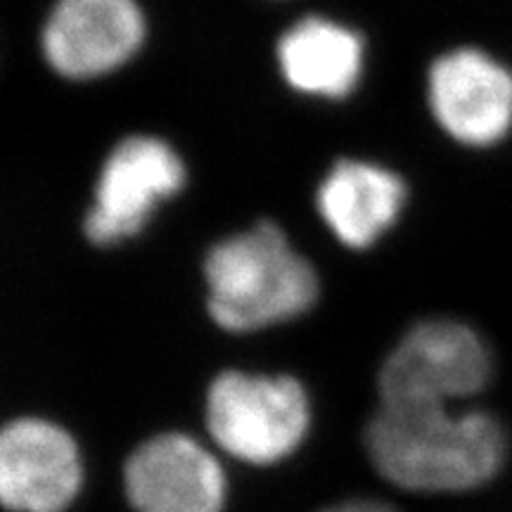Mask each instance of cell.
<instances>
[{"label":"cell","mask_w":512,"mask_h":512,"mask_svg":"<svg viewBox=\"0 0 512 512\" xmlns=\"http://www.w3.org/2000/svg\"><path fill=\"white\" fill-rule=\"evenodd\" d=\"M320 512H399L392 505L380 503V501H344Z\"/></svg>","instance_id":"7c38bea8"},{"label":"cell","mask_w":512,"mask_h":512,"mask_svg":"<svg viewBox=\"0 0 512 512\" xmlns=\"http://www.w3.org/2000/svg\"><path fill=\"white\" fill-rule=\"evenodd\" d=\"M427 105L453 143L498 147L512 136V67L477 46L446 50L427 72Z\"/></svg>","instance_id":"5b68a950"},{"label":"cell","mask_w":512,"mask_h":512,"mask_svg":"<svg viewBox=\"0 0 512 512\" xmlns=\"http://www.w3.org/2000/svg\"><path fill=\"white\" fill-rule=\"evenodd\" d=\"M143 41L145 15L136 0H57L43 27V55L72 81L117 72Z\"/></svg>","instance_id":"ba28073f"},{"label":"cell","mask_w":512,"mask_h":512,"mask_svg":"<svg viewBox=\"0 0 512 512\" xmlns=\"http://www.w3.org/2000/svg\"><path fill=\"white\" fill-rule=\"evenodd\" d=\"M126 496L136 512H221L226 475L214 453L188 434H159L131 453Z\"/></svg>","instance_id":"9c48e42d"},{"label":"cell","mask_w":512,"mask_h":512,"mask_svg":"<svg viewBox=\"0 0 512 512\" xmlns=\"http://www.w3.org/2000/svg\"><path fill=\"white\" fill-rule=\"evenodd\" d=\"M496 377L489 339L458 318L415 323L384 358L380 406H465Z\"/></svg>","instance_id":"3957f363"},{"label":"cell","mask_w":512,"mask_h":512,"mask_svg":"<svg viewBox=\"0 0 512 512\" xmlns=\"http://www.w3.org/2000/svg\"><path fill=\"white\" fill-rule=\"evenodd\" d=\"M380 477L413 494H470L510 463L508 425L477 406H380L366 427Z\"/></svg>","instance_id":"6da1fadb"},{"label":"cell","mask_w":512,"mask_h":512,"mask_svg":"<svg viewBox=\"0 0 512 512\" xmlns=\"http://www.w3.org/2000/svg\"><path fill=\"white\" fill-rule=\"evenodd\" d=\"M83 484L72 434L38 415L0 422V510L64 512Z\"/></svg>","instance_id":"52a82bcc"},{"label":"cell","mask_w":512,"mask_h":512,"mask_svg":"<svg viewBox=\"0 0 512 512\" xmlns=\"http://www.w3.org/2000/svg\"><path fill=\"white\" fill-rule=\"evenodd\" d=\"M309 396L294 377L228 370L207 396V427L228 456L273 465L294 453L309 432Z\"/></svg>","instance_id":"277c9868"},{"label":"cell","mask_w":512,"mask_h":512,"mask_svg":"<svg viewBox=\"0 0 512 512\" xmlns=\"http://www.w3.org/2000/svg\"><path fill=\"white\" fill-rule=\"evenodd\" d=\"M209 313L228 332H254L304 316L318 302L316 268L275 223L230 235L204 261Z\"/></svg>","instance_id":"7a4b0ae2"},{"label":"cell","mask_w":512,"mask_h":512,"mask_svg":"<svg viewBox=\"0 0 512 512\" xmlns=\"http://www.w3.org/2000/svg\"><path fill=\"white\" fill-rule=\"evenodd\" d=\"M363 38L328 17H304L278 41V67L294 91L342 100L363 74Z\"/></svg>","instance_id":"8fae6325"},{"label":"cell","mask_w":512,"mask_h":512,"mask_svg":"<svg viewBox=\"0 0 512 512\" xmlns=\"http://www.w3.org/2000/svg\"><path fill=\"white\" fill-rule=\"evenodd\" d=\"M185 164L166 140L128 136L114 147L95 181L83 230L93 245H119L147 226L159 204L181 192Z\"/></svg>","instance_id":"8992f818"},{"label":"cell","mask_w":512,"mask_h":512,"mask_svg":"<svg viewBox=\"0 0 512 512\" xmlns=\"http://www.w3.org/2000/svg\"><path fill=\"white\" fill-rule=\"evenodd\" d=\"M408 188L399 174L361 159H342L318 188V214L351 249H368L399 221Z\"/></svg>","instance_id":"30bf717a"}]
</instances>
